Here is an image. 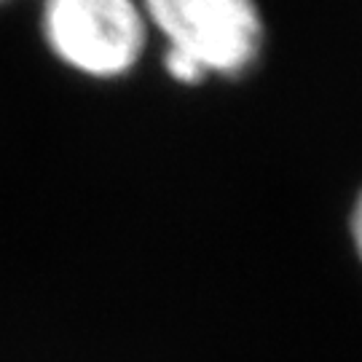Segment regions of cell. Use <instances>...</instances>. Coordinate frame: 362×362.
I'll list each match as a JSON object with an SVG mask.
<instances>
[{
  "label": "cell",
  "mask_w": 362,
  "mask_h": 362,
  "mask_svg": "<svg viewBox=\"0 0 362 362\" xmlns=\"http://www.w3.org/2000/svg\"><path fill=\"white\" fill-rule=\"evenodd\" d=\"M148 30L164 38V70L182 86L252 73L266 49L258 0H140Z\"/></svg>",
  "instance_id": "6da1fadb"
},
{
  "label": "cell",
  "mask_w": 362,
  "mask_h": 362,
  "mask_svg": "<svg viewBox=\"0 0 362 362\" xmlns=\"http://www.w3.org/2000/svg\"><path fill=\"white\" fill-rule=\"evenodd\" d=\"M40 27L59 62L100 81L132 73L151 33L140 0H43Z\"/></svg>",
  "instance_id": "7a4b0ae2"
},
{
  "label": "cell",
  "mask_w": 362,
  "mask_h": 362,
  "mask_svg": "<svg viewBox=\"0 0 362 362\" xmlns=\"http://www.w3.org/2000/svg\"><path fill=\"white\" fill-rule=\"evenodd\" d=\"M349 233H351L354 252H357V258H360V263H362V191H360V196H357V202H354V207H351Z\"/></svg>",
  "instance_id": "3957f363"
},
{
  "label": "cell",
  "mask_w": 362,
  "mask_h": 362,
  "mask_svg": "<svg viewBox=\"0 0 362 362\" xmlns=\"http://www.w3.org/2000/svg\"><path fill=\"white\" fill-rule=\"evenodd\" d=\"M0 3H3V0H0Z\"/></svg>",
  "instance_id": "277c9868"
}]
</instances>
